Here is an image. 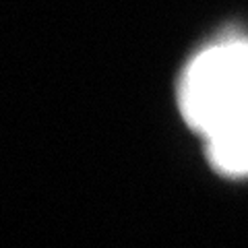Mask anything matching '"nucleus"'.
Here are the masks:
<instances>
[{
    "mask_svg": "<svg viewBox=\"0 0 248 248\" xmlns=\"http://www.w3.org/2000/svg\"><path fill=\"white\" fill-rule=\"evenodd\" d=\"M180 106L186 122L211 137L248 120V44L209 48L186 68Z\"/></svg>",
    "mask_w": 248,
    "mask_h": 248,
    "instance_id": "nucleus-1",
    "label": "nucleus"
},
{
    "mask_svg": "<svg viewBox=\"0 0 248 248\" xmlns=\"http://www.w3.org/2000/svg\"><path fill=\"white\" fill-rule=\"evenodd\" d=\"M211 164L223 174H248V120L207 137Z\"/></svg>",
    "mask_w": 248,
    "mask_h": 248,
    "instance_id": "nucleus-2",
    "label": "nucleus"
}]
</instances>
